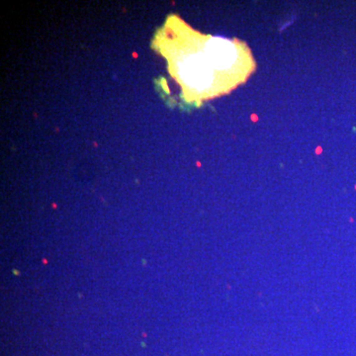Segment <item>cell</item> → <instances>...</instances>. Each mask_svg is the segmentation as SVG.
<instances>
[{
	"mask_svg": "<svg viewBox=\"0 0 356 356\" xmlns=\"http://www.w3.org/2000/svg\"><path fill=\"white\" fill-rule=\"evenodd\" d=\"M182 40L168 49L171 70L186 95L204 100L227 93L235 87L217 70L203 47V35L179 25Z\"/></svg>",
	"mask_w": 356,
	"mask_h": 356,
	"instance_id": "cell-1",
	"label": "cell"
}]
</instances>
